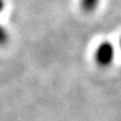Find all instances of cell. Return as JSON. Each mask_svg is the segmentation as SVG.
I'll use <instances>...</instances> for the list:
<instances>
[{
    "mask_svg": "<svg viewBox=\"0 0 121 121\" xmlns=\"http://www.w3.org/2000/svg\"><path fill=\"white\" fill-rule=\"evenodd\" d=\"M114 58V47L110 42H102L98 45L94 53L95 63L101 67H108Z\"/></svg>",
    "mask_w": 121,
    "mask_h": 121,
    "instance_id": "cell-1",
    "label": "cell"
},
{
    "mask_svg": "<svg viewBox=\"0 0 121 121\" xmlns=\"http://www.w3.org/2000/svg\"><path fill=\"white\" fill-rule=\"evenodd\" d=\"M120 47H121V40H120Z\"/></svg>",
    "mask_w": 121,
    "mask_h": 121,
    "instance_id": "cell-4",
    "label": "cell"
},
{
    "mask_svg": "<svg viewBox=\"0 0 121 121\" xmlns=\"http://www.w3.org/2000/svg\"><path fill=\"white\" fill-rule=\"evenodd\" d=\"M100 4V0H81L80 1V6L81 9L85 13H94L98 6Z\"/></svg>",
    "mask_w": 121,
    "mask_h": 121,
    "instance_id": "cell-3",
    "label": "cell"
},
{
    "mask_svg": "<svg viewBox=\"0 0 121 121\" xmlns=\"http://www.w3.org/2000/svg\"><path fill=\"white\" fill-rule=\"evenodd\" d=\"M4 0H0V13L4 11ZM9 39H10V36H9L8 30L6 29L2 25H0V47L6 46L9 43Z\"/></svg>",
    "mask_w": 121,
    "mask_h": 121,
    "instance_id": "cell-2",
    "label": "cell"
}]
</instances>
